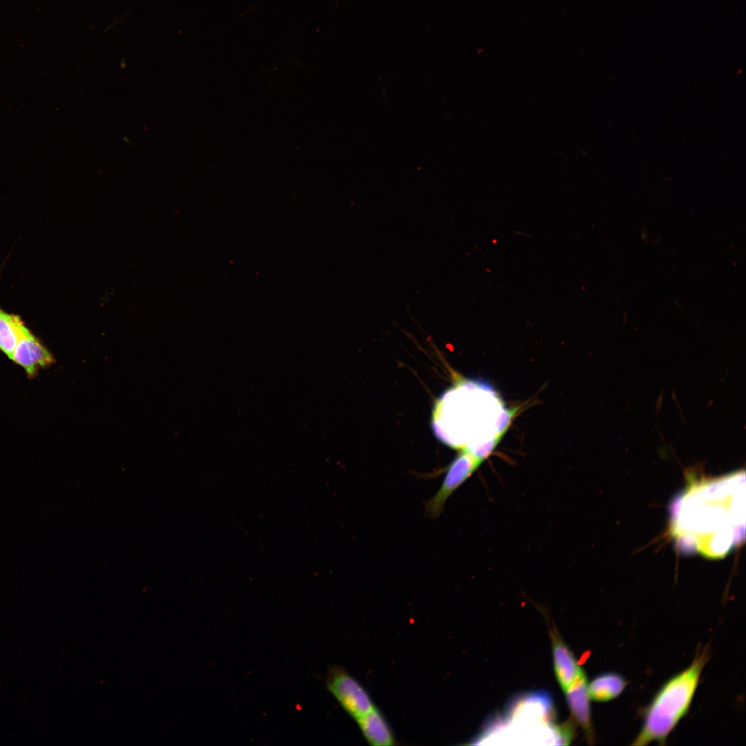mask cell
<instances>
[{"label":"cell","mask_w":746,"mask_h":746,"mask_svg":"<svg viewBox=\"0 0 746 746\" xmlns=\"http://www.w3.org/2000/svg\"><path fill=\"white\" fill-rule=\"evenodd\" d=\"M367 742L374 746H391L396 744L393 731L380 709L374 706L356 719Z\"/></svg>","instance_id":"obj_7"},{"label":"cell","mask_w":746,"mask_h":746,"mask_svg":"<svg viewBox=\"0 0 746 746\" xmlns=\"http://www.w3.org/2000/svg\"><path fill=\"white\" fill-rule=\"evenodd\" d=\"M482 462L472 455L461 452L450 463L441 485L427 501L425 510L430 517H437L450 497L477 470Z\"/></svg>","instance_id":"obj_4"},{"label":"cell","mask_w":746,"mask_h":746,"mask_svg":"<svg viewBox=\"0 0 746 746\" xmlns=\"http://www.w3.org/2000/svg\"><path fill=\"white\" fill-rule=\"evenodd\" d=\"M710 658L708 646L698 648L691 664L666 681L643 714L641 729L632 745L651 742L665 745L668 736L689 711L702 671Z\"/></svg>","instance_id":"obj_2"},{"label":"cell","mask_w":746,"mask_h":746,"mask_svg":"<svg viewBox=\"0 0 746 746\" xmlns=\"http://www.w3.org/2000/svg\"><path fill=\"white\" fill-rule=\"evenodd\" d=\"M26 327L19 316L8 314L0 307V350L9 358Z\"/></svg>","instance_id":"obj_10"},{"label":"cell","mask_w":746,"mask_h":746,"mask_svg":"<svg viewBox=\"0 0 746 746\" xmlns=\"http://www.w3.org/2000/svg\"><path fill=\"white\" fill-rule=\"evenodd\" d=\"M23 368L29 377L36 375L39 369L55 362L53 355L26 327L17 343L10 358Z\"/></svg>","instance_id":"obj_5"},{"label":"cell","mask_w":746,"mask_h":746,"mask_svg":"<svg viewBox=\"0 0 746 746\" xmlns=\"http://www.w3.org/2000/svg\"><path fill=\"white\" fill-rule=\"evenodd\" d=\"M628 682L620 673L607 672L596 676L588 685L590 700L607 702L615 699L624 690Z\"/></svg>","instance_id":"obj_9"},{"label":"cell","mask_w":746,"mask_h":746,"mask_svg":"<svg viewBox=\"0 0 746 746\" xmlns=\"http://www.w3.org/2000/svg\"><path fill=\"white\" fill-rule=\"evenodd\" d=\"M744 472L690 481L671 507V532L683 551L723 557L745 539Z\"/></svg>","instance_id":"obj_1"},{"label":"cell","mask_w":746,"mask_h":746,"mask_svg":"<svg viewBox=\"0 0 746 746\" xmlns=\"http://www.w3.org/2000/svg\"><path fill=\"white\" fill-rule=\"evenodd\" d=\"M564 693L574 718L585 731L588 740L592 743L594 735L585 673L580 675Z\"/></svg>","instance_id":"obj_6"},{"label":"cell","mask_w":746,"mask_h":746,"mask_svg":"<svg viewBox=\"0 0 746 746\" xmlns=\"http://www.w3.org/2000/svg\"><path fill=\"white\" fill-rule=\"evenodd\" d=\"M551 638L555 675L560 687L565 691L584 671L557 634L552 631Z\"/></svg>","instance_id":"obj_8"},{"label":"cell","mask_w":746,"mask_h":746,"mask_svg":"<svg viewBox=\"0 0 746 746\" xmlns=\"http://www.w3.org/2000/svg\"><path fill=\"white\" fill-rule=\"evenodd\" d=\"M326 687L343 709L355 720L375 706L363 686L338 666L330 669Z\"/></svg>","instance_id":"obj_3"}]
</instances>
